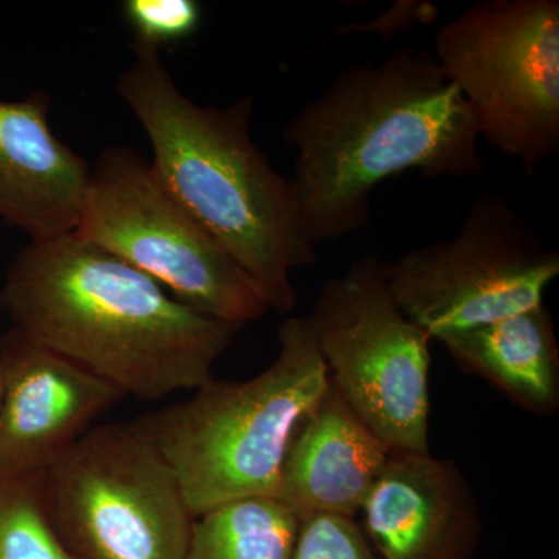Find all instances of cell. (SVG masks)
Segmentation results:
<instances>
[{"mask_svg":"<svg viewBox=\"0 0 559 559\" xmlns=\"http://www.w3.org/2000/svg\"><path fill=\"white\" fill-rule=\"evenodd\" d=\"M297 153L293 182L312 248L366 229L374 187L485 171L479 131L459 87L428 50L401 47L341 69L283 128Z\"/></svg>","mask_w":559,"mask_h":559,"instance_id":"1","label":"cell"},{"mask_svg":"<svg viewBox=\"0 0 559 559\" xmlns=\"http://www.w3.org/2000/svg\"><path fill=\"white\" fill-rule=\"evenodd\" d=\"M0 310L33 341L139 401L197 390L245 325L187 307L108 250L69 234L11 261Z\"/></svg>","mask_w":559,"mask_h":559,"instance_id":"2","label":"cell"},{"mask_svg":"<svg viewBox=\"0 0 559 559\" xmlns=\"http://www.w3.org/2000/svg\"><path fill=\"white\" fill-rule=\"evenodd\" d=\"M134 53L117 94L148 135L160 182L248 272L270 310L294 311L293 272L318 252L305 237L293 178L274 170L250 138L255 100L198 105L176 86L160 51Z\"/></svg>","mask_w":559,"mask_h":559,"instance_id":"3","label":"cell"},{"mask_svg":"<svg viewBox=\"0 0 559 559\" xmlns=\"http://www.w3.org/2000/svg\"><path fill=\"white\" fill-rule=\"evenodd\" d=\"M278 353L248 381L212 378L189 400L134 419L178 477L194 518L226 503L275 498L300 419L330 373L310 318L286 319Z\"/></svg>","mask_w":559,"mask_h":559,"instance_id":"4","label":"cell"},{"mask_svg":"<svg viewBox=\"0 0 559 559\" xmlns=\"http://www.w3.org/2000/svg\"><path fill=\"white\" fill-rule=\"evenodd\" d=\"M44 509L72 559H183L197 518L134 423L95 426L40 474Z\"/></svg>","mask_w":559,"mask_h":559,"instance_id":"5","label":"cell"},{"mask_svg":"<svg viewBox=\"0 0 559 559\" xmlns=\"http://www.w3.org/2000/svg\"><path fill=\"white\" fill-rule=\"evenodd\" d=\"M73 235L108 250L193 310L226 322L270 311L263 290L128 146L103 151Z\"/></svg>","mask_w":559,"mask_h":559,"instance_id":"6","label":"cell"},{"mask_svg":"<svg viewBox=\"0 0 559 559\" xmlns=\"http://www.w3.org/2000/svg\"><path fill=\"white\" fill-rule=\"evenodd\" d=\"M477 131L532 176L559 148L558 0H484L436 35Z\"/></svg>","mask_w":559,"mask_h":559,"instance_id":"7","label":"cell"},{"mask_svg":"<svg viewBox=\"0 0 559 559\" xmlns=\"http://www.w3.org/2000/svg\"><path fill=\"white\" fill-rule=\"evenodd\" d=\"M308 318L356 414L393 450L429 454L432 340L401 310L384 261L366 255L326 280Z\"/></svg>","mask_w":559,"mask_h":559,"instance_id":"8","label":"cell"},{"mask_svg":"<svg viewBox=\"0 0 559 559\" xmlns=\"http://www.w3.org/2000/svg\"><path fill=\"white\" fill-rule=\"evenodd\" d=\"M384 271L401 310L440 340L544 305L559 252L503 194L481 193L454 237L384 261Z\"/></svg>","mask_w":559,"mask_h":559,"instance_id":"9","label":"cell"},{"mask_svg":"<svg viewBox=\"0 0 559 559\" xmlns=\"http://www.w3.org/2000/svg\"><path fill=\"white\" fill-rule=\"evenodd\" d=\"M3 374L0 471L35 476L127 399L60 353L10 329L0 336Z\"/></svg>","mask_w":559,"mask_h":559,"instance_id":"10","label":"cell"},{"mask_svg":"<svg viewBox=\"0 0 559 559\" xmlns=\"http://www.w3.org/2000/svg\"><path fill=\"white\" fill-rule=\"evenodd\" d=\"M360 513L380 559H473L484 533L465 473L430 452L393 451Z\"/></svg>","mask_w":559,"mask_h":559,"instance_id":"11","label":"cell"},{"mask_svg":"<svg viewBox=\"0 0 559 559\" xmlns=\"http://www.w3.org/2000/svg\"><path fill=\"white\" fill-rule=\"evenodd\" d=\"M393 451L330 378L294 430L274 499L300 521L314 514L355 520Z\"/></svg>","mask_w":559,"mask_h":559,"instance_id":"12","label":"cell"},{"mask_svg":"<svg viewBox=\"0 0 559 559\" xmlns=\"http://www.w3.org/2000/svg\"><path fill=\"white\" fill-rule=\"evenodd\" d=\"M50 105L44 91L0 100V219L31 241L73 234L90 189V165L50 130Z\"/></svg>","mask_w":559,"mask_h":559,"instance_id":"13","label":"cell"},{"mask_svg":"<svg viewBox=\"0 0 559 559\" xmlns=\"http://www.w3.org/2000/svg\"><path fill=\"white\" fill-rule=\"evenodd\" d=\"M437 341L462 370L495 385L521 409L538 417L557 414L559 347L546 305Z\"/></svg>","mask_w":559,"mask_h":559,"instance_id":"14","label":"cell"},{"mask_svg":"<svg viewBox=\"0 0 559 559\" xmlns=\"http://www.w3.org/2000/svg\"><path fill=\"white\" fill-rule=\"evenodd\" d=\"M299 525L277 499L237 500L197 518L183 559H290Z\"/></svg>","mask_w":559,"mask_h":559,"instance_id":"15","label":"cell"},{"mask_svg":"<svg viewBox=\"0 0 559 559\" xmlns=\"http://www.w3.org/2000/svg\"><path fill=\"white\" fill-rule=\"evenodd\" d=\"M0 559H72L44 509L40 474L0 471Z\"/></svg>","mask_w":559,"mask_h":559,"instance_id":"16","label":"cell"},{"mask_svg":"<svg viewBox=\"0 0 559 559\" xmlns=\"http://www.w3.org/2000/svg\"><path fill=\"white\" fill-rule=\"evenodd\" d=\"M121 13L134 35L132 49L175 46L193 36L202 22L197 0H124Z\"/></svg>","mask_w":559,"mask_h":559,"instance_id":"17","label":"cell"},{"mask_svg":"<svg viewBox=\"0 0 559 559\" xmlns=\"http://www.w3.org/2000/svg\"><path fill=\"white\" fill-rule=\"evenodd\" d=\"M290 559H380L353 518L314 514L300 521Z\"/></svg>","mask_w":559,"mask_h":559,"instance_id":"18","label":"cell"},{"mask_svg":"<svg viewBox=\"0 0 559 559\" xmlns=\"http://www.w3.org/2000/svg\"><path fill=\"white\" fill-rule=\"evenodd\" d=\"M2 407H3V374L0 369V425H2Z\"/></svg>","mask_w":559,"mask_h":559,"instance_id":"19","label":"cell"}]
</instances>
